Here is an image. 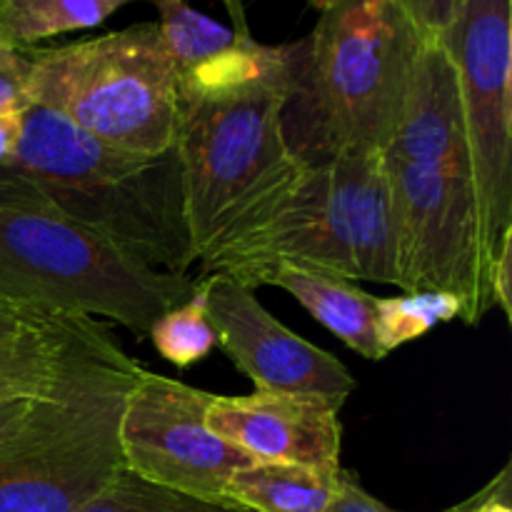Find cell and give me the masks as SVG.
<instances>
[{"label":"cell","mask_w":512,"mask_h":512,"mask_svg":"<svg viewBox=\"0 0 512 512\" xmlns=\"http://www.w3.org/2000/svg\"><path fill=\"white\" fill-rule=\"evenodd\" d=\"M298 43L235 35L210 58L178 70L175 138L185 218L203 275L253 243L308 178L283 130Z\"/></svg>","instance_id":"cell-1"},{"label":"cell","mask_w":512,"mask_h":512,"mask_svg":"<svg viewBox=\"0 0 512 512\" xmlns=\"http://www.w3.org/2000/svg\"><path fill=\"white\" fill-rule=\"evenodd\" d=\"M398 238V288L458 295L468 325L493 310L478 188L458 80L440 43H425L398 130L383 150Z\"/></svg>","instance_id":"cell-2"},{"label":"cell","mask_w":512,"mask_h":512,"mask_svg":"<svg viewBox=\"0 0 512 512\" xmlns=\"http://www.w3.org/2000/svg\"><path fill=\"white\" fill-rule=\"evenodd\" d=\"M110 328L73 318L28 418L0 440V512H80L123 463L120 418L143 375Z\"/></svg>","instance_id":"cell-3"},{"label":"cell","mask_w":512,"mask_h":512,"mask_svg":"<svg viewBox=\"0 0 512 512\" xmlns=\"http://www.w3.org/2000/svg\"><path fill=\"white\" fill-rule=\"evenodd\" d=\"M428 40L400 0H338L298 40L283 130L308 165L340 150L383 153Z\"/></svg>","instance_id":"cell-4"},{"label":"cell","mask_w":512,"mask_h":512,"mask_svg":"<svg viewBox=\"0 0 512 512\" xmlns=\"http://www.w3.org/2000/svg\"><path fill=\"white\" fill-rule=\"evenodd\" d=\"M198 288L150 270L70 218L33 180L0 165V303L20 313L105 318L148 338Z\"/></svg>","instance_id":"cell-5"},{"label":"cell","mask_w":512,"mask_h":512,"mask_svg":"<svg viewBox=\"0 0 512 512\" xmlns=\"http://www.w3.org/2000/svg\"><path fill=\"white\" fill-rule=\"evenodd\" d=\"M13 168L63 213L145 268L190 275L198 265L175 145L163 153L115 148L50 110L28 105Z\"/></svg>","instance_id":"cell-6"},{"label":"cell","mask_w":512,"mask_h":512,"mask_svg":"<svg viewBox=\"0 0 512 512\" xmlns=\"http://www.w3.org/2000/svg\"><path fill=\"white\" fill-rule=\"evenodd\" d=\"M280 263L398 288V238L383 153L340 150L313 165L273 223L215 275L255 290Z\"/></svg>","instance_id":"cell-7"},{"label":"cell","mask_w":512,"mask_h":512,"mask_svg":"<svg viewBox=\"0 0 512 512\" xmlns=\"http://www.w3.org/2000/svg\"><path fill=\"white\" fill-rule=\"evenodd\" d=\"M28 53L30 105L115 148L135 153L173 148L178 73L158 23Z\"/></svg>","instance_id":"cell-8"},{"label":"cell","mask_w":512,"mask_h":512,"mask_svg":"<svg viewBox=\"0 0 512 512\" xmlns=\"http://www.w3.org/2000/svg\"><path fill=\"white\" fill-rule=\"evenodd\" d=\"M435 43L448 53L458 80L493 273L500 243L512 233V0H460Z\"/></svg>","instance_id":"cell-9"},{"label":"cell","mask_w":512,"mask_h":512,"mask_svg":"<svg viewBox=\"0 0 512 512\" xmlns=\"http://www.w3.org/2000/svg\"><path fill=\"white\" fill-rule=\"evenodd\" d=\"M213 400L208 390L143 370L120 418L125 468L195 498L225 500L228 480L255 460L210 430Z\"/></svg>","instance_id":"cell-10"},{"label":"cell","mask_w":512,"mask_h":512,"mask_svg":"<svg viewBox=\"0 0 512 512\" xmlns=\"http://www.w3.org/2000/svg\"><path fill=\"white\" fill-rule=\"evenodd\" d=\"M205 308L218 348L263 393L323 398L343 408L355 378L335 355L285 328L255 290L228 275H203Z\"/></svg>","instance_id":"cell-11"},{"label":"cell","mask_w":512,"mask_h":512,"mask_svg":"<svg viewBox=\"0 0 512 512\" xmlns=\"http://www.w3.org/2000/svg\"><path fill=\"white\" fill-rule=\"evenodd\" d=\"M338 405L288 393L215 395L210 430L255 463H288L338 470L343 425Z\"/></svg>","instance_id":"cell-12"},{"label":"cell","mask_w":512,"mask_h":512,"mask_svg":"<svg viewBox=\"0 0 512 512\" xmlns=\"http://www.w3.org/2000/svg\"><path fill=\"white\" fill-rule=\"evenodd\" d=\"M260 285H275L293 295L323 328L365 360H383L375 330V298L350 280L298 265H273Z\"/></svg>","instance_id":"cell-13"},{"label":"cell","mask_w":512,"mask_h":512,"mask_svg":"<svg viewBox=\"0 0 512 512\" xmlns=\"http://www.w3.org/2000/svg\"><path fill=\"white\" fill-rule=\"evenodd\" d=\"M345 470L288 463H253L228 480L225 500L250 512H330Z\"/></svg>","instance_id":"cell-14"},{"label":"cell","mask_w":512,"mask_h":512,"mask_svg":"<svg viewBox=\"0 0 512 512\" xmlns=\"http://www.w3.org/2000/svg\"><path fill=\"white\" fill-rule=\"evenodd\" d=\"M135 0H0V30L18 48L73 30L95 28Z\"/></svg>","instance_id":"cell-15"},{"label":"cell","mask_w":512,"mask_h":512,"mask_svg":"<svg viewBox=\"0 0 512 512\" xmlns=\"http://www.w3.org/2000/svg\"><path fill=\"white\" fill-rule=\"evenodd\" d=\"M73 318L78 315H45L15 338L0 340V398L35 393L48 383Z\"/></svg>","instance_id":"cell-16"},{"label":"cell","mask_w":512,"mask_h":512,"mask_svg":"<svg viewBox=\"0 0 512 512\" xmlns=\"http://www.w3.org/2000/svg\"><path fill=\"white\" fill-rule=\"evenodd\" d=\"M463 315L458 295L443 290H415L398 298H375V330L385 355L413 343L440 323H453Z\"/></svg>","instance_id":"cell-17"},{"label":"cell","mask_w":512,"mask_h":512,"mask_svg":"<svg viewBox=\"0 0 512 512\" xmlns=\"http://www.w3.org/2000/svg\"><path fill=\"white\" fill-rule=\"evenodd\" d=\"M80 512H250L230 500H205L120 468Z\"/></svg>","instance_id":"cell-18"},{"label":"cell","mask_w":512,"mask_h":512,"mask_svg":"<svg viewBox=\"0 0 512 512\" xmlns=\"http://www.w3.org/2000/svg\"><path fill=\"white\" fill-rule=\"evenodd\" d=\"M148 338L153 340L160 358L173 363L175 368H190L208 358L210 350L218 345V338L208 320L203 278H198V288L188 300L160 315Z\"/></svg>","instance_id":"cell-19"},{"label":"cell","mask_w":512,"mask_h":512,"mask_svg":"<svg viewBox=\"0 0 512 512\" xmlns=\"http://www.w3.org/2000/svg\"><path fill=\"white\" fill-rule=\"evenodd\" d=\"M30 53L0 30V113L28 108Z\"/></svg>","instance_id":"cell-20"},{"label":"cell","mask_w":512,"mask_h":512,"mask_svg":"<svg viewBox=\"0 0 512 512\" xmlns=\"http://www.w3.org/2000/svg\"><path fill=\"white\" fill-rule=\"evenodd\" d=\"M460 0H400L405 13L413 18L415 28L420 30L428 43L443 38L445 30L453 23V15L458 10Z\"/></svg>","instance_id":"cell-21"},{"label":"cell","mask_w":512,"mask_h":512,"mask_svg":"<svg viewBox=\"0 0 512 512\" xmlns=\"http://www.w3.org/2000/svg\"><path fill=\"white\" fill-rule=\"evenodd\" d=\"M510 463L485 485L480 493L468 498L465 503L445 512H512V478Z\"/></svg>","instance_id":"cell-22"},{"label":"cell","mask_w":512,"mask_h":512,"mask_svg":"<svg viewBox=\"0 0 512 512\" xmlns=\"http://www.w3.org/2000/svg\"><path fill=\"white\" fill-rule=\"evenodd\" d=\"M512 233L505 235V240L500 243L498 255H495L493 273H490V295H493V308L503 310L505 318H512L510 308V278H512Z\"/></svg>","instance_id":"cell-23"},{"label":"cell","mask_w":512,"mask_h":512,"mask_svg":"<svg viewBox=\"0 0 512 512\" xmlns=\"http://www.w3.org/2000/svg\"><path fill=\"white\" fill-rule=\"evenodd\" d=\"M330 512H400V510L388 508V505L380 503L378 498H373V495L358 483V478L345 470L343 490H340L338 503H335V508Z\"/></svg>","instance_id":"cell-24"},{"label":"cell","mask_w":512,"mask_h":512,"mask_svg":"<svg viewBox=\"0 0 512 512\" xmlns=\"http://www.w3.org/2000/svg\"><path fill=\"white\" fill-rule=\"evenodd\" d=\"M50 380V378H48ZM45 388V385H43ZM43 388L35 390V393H23V395H10V398H0V440L5 435L13 433L20 423L30 415V410L38 403Z\"/></svg>","instance_id":"cell-25"},{"label":"cell","mask_w":512,"mask_h":512,"mask_svg":"<svg viewBox=\"0 0 512 512\" xmlns=\"http://www.w3.org/2000/svg\"><path fill=\"white\" fill-rule=\"evenodd\" d=\"M23 138V110L0 113V165H13Z\"/></svg>","instance_id":"cell-26"},{"label":"cell","mask_w":512,"mask_h":512,"mask_svg":"<svg viewBox=\"0 0 512 512\" xmlns=\"http://www.w3.org/2000/svg\"><path fill=\"white\" fill-rule=\"evenodd\" d=\"M50 313H40V315H30V313H20V310L8 308V305L0 303V340H8L20 335L23 330H28L30 325L38 323L40 318H45Z\"/></svg>","instance_id":"cell-27"},{"label":"cell","mask_w":512,"mask_h":512,"mask_svg":"<svg viewBox=\"0 0 512 512\" xmlns=\"http://www.w3.org/2000/svg\"><path fill=\"white\" fill-rule=\"evenodd\" d=\"M223 3L228 5L230 15H233V30H238V33H243V35H250L248 20H245L243 0H223Z\"/></svg>","instance_id":"cell-28"},{"label":"cell","mask_w":512,"mask_h":512,"mask_svg":"<svg viewBox=\"0 0 512 512\" xmlns=\"http://www.w3.org/2000/svg\"><path fill=\"white\" fill-rule=\"evenodd\" d=\"M308 3L313 5V8H318L320 13H325V10H328L330 5H335V3H338V0H308Z\"/></svg>","instance_id":"cell-29"}]
</instances>
